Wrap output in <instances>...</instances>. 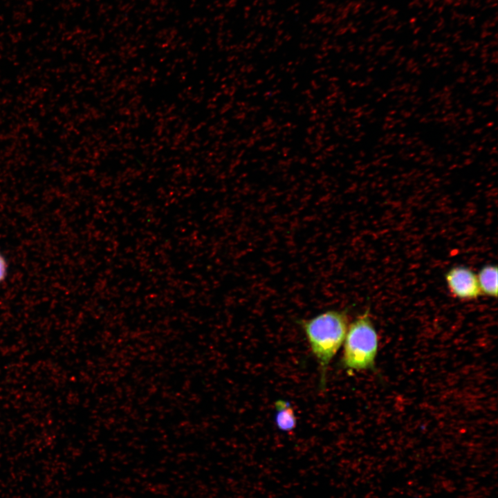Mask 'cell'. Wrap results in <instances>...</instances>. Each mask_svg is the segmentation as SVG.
<instances>
[{"label": "cell", "instance_id": "cell-1", "mask_svg": "<svg viewBox=\"0 0 498 498\" xmlns=\"http://www.w3.org/2000/svg\"><path fill=\"white\" fill-rule=\"evenodd\" d=\"M320 367V388L326 385L328 367L344 342L348 329L347 311L329 310L297 321Z\"/></svg>", "mask_w": 498, "mask_h": 498}, {"label": "cell", "instance_id": "cell-2", "mask_svg": "<svg viewBox=\"0 0 498 498\" xmlns=\"http://www.w3.org/2000/svg\"><path fill=\"white\" fill-rule=\"evenodd\" d=\"M343 343L342 364L344 368L360 371L374 367L378 341L369 311L350 324Z\"/></svg>", "mask_w": 498, "mask_h": 498}, {"label": "cell", "instance_id": "cell-3", "mask_svg": "<svg viewBox=\"0 0 498 498\" xmlns=\"http://www.w3.org/2000/svg\"><path fill=\"white\" fill-rule=\"evenodd\" d=\"M449 293L454 298L468 301L478 298L481 294L477 274L465 266H456L445 274Z\"/></svg>", "mask_w": 498, "mask_h": 498}, {"label": "cell", "instance_id": "cell-4", "mask_svg": "<svg viewBox=\"0 0 498 498\" xmlns=\"http://www.w3.org/2000/svg\"><path fill=\"white\" fill-rule=\"evenodd\" d=\"M481 295L496 298L498 294V270L496 265L487 264L477 274Z\"/></svg>", "mask_w": 498, "mask_h": 498}, {"label": "cell", "instance_id": "cell-5", "mask_svg": "<svg viewBox=\"0 0 498 498\" xmlns=\"http://www.w3.org/2000/svg\"><path fill=\"white\" fill-rule=\"evenodd\" d=\"M275 423L282 432L293 431L297 425V418L291 405L284 400H277L275 403Z\"/></svg>", "mask_w": 498, "mask_h": 498}, {"label": "cell", "instance_id": "cell-6", "mask_svg": "<svg viewBox=\"0 0 498 498\" xmlns=\"http://www.w3.org/2000/svg\"><path fill=\"white\" fill-rule=\"evenodd\" d=\"M8 264L5 257L0 253V282L4 280L7 275Z\"/></svg>", "mask_w": 498, "mask_h": 498}]
</instances>
